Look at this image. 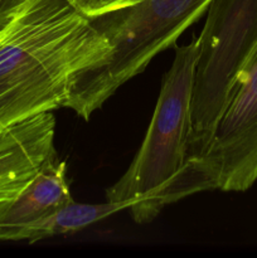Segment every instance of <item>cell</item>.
Wrapping results in <instances>:
<instances>
[{
	"instance_id": "obj_1",
	"label": "cell",
	"mask_w": 257,
	"mask_h": 258,
	"mask_svg": "<svg viewBox=\"0 0 257 258\" xmlns=\"http://www.w3.org/2000/svg\"><path fill=\"white\" fill-rule=\"evenodd\" d=\"M108 54L107 40L71 0H30L0 29V133L63 107L73 77Z\"/></svg>"
},
{
	"instance_id": "obj_2",
	"label": "cell",
	"mask_w": 257,
	"mask_h": 258,
	"mask_svg": "<svg viewBox=\"0 0 257 258\" xmlns=\"http://www.w3.org/2000/svg\"><path fill=\"white\" fill-rule=\"evenodd\" d=\"M198 38L175 48L173 64L145 139L126 173L106 191L110 202H131L136 223L151 222L168 204L193 194L189 181L191 93Z\"/></svg>"
},
{
	"instance_id": "obj_3",
	"label": "cell",
	"mask_w": 257,
	"mask_h": 258,
	"mask_svg": "<svg viewBox=\"0 0 257 258\" xmlns=\"http://www.w3.org/2000/svg\"><path fill=\"white\" fill-rule=\"evenodd\" d=\"M211 0H133L130 4L88 17L107 40L102 64L81 71L71 81L63 107L83 120L123 85L143 72L154 57L208 9Z\"/></svg>"
},
{
	"instance_id": "obj_4",
	"label": "cell",
	"mask_w": 257,
	"mask_h": 258,
	"mask_svg": "<svg viewBox=\"0 0 257 258\" xmlns=\"http://www.w3.org/2000/svg\"><path fill=\"white\" fill-rule=\"evenodd\" d=\"M198 38L191 93L189 181L239 78L257 52V0H211Z\"/></svg>"
},
{
	"instance_id": "obj_5",
	"label": "cell",
	"mask_w": 257,
	"mask_h": 258,
	"mask_svg": "<svg viewBox=\"0 0 257 258\" xmlns=\"http://www.w3.org/2000/svg\"><path fill=\"white\" fill-rule=\"evenodd\" d=\"M194 180L198 191H244L257 181V52L194 168Z\"/></svg>"
},
{
	"instance_id": "obj_6",
	"label": "cell",
	"mask_w": 257,
	"mask_h": 258,
	"mask_svg": "<svg viewBox=\"0 0 257 258\" xmlns=\"http://www.w3.org/2000/svg\"><path fill=\"white\" fill-rule=\"evenodd\" d=\"M72 199L67 165L55 154L14 198L0 204V241H20L30 224Z\"/></svg>"
},
{
	"instance_id": "obj_7",
	"label": "cell",
	"mask_w": 257,
	"mask_h": 258,
	"mask_svg": "<svg viewBox=\"0 0 257 258\" xmlns=\"http://www.w3.org/2000/svg\"><path fill=\"white\" fill-rule=\"evenodd\" d=\"M131 202H110L101 204H83L68 202L48 216L30 224L22 234L20 241L37 242L59 234H70L81 231L96 222L105 219L117 212L128 209Z\"/></svg>"
},
{
	"instance_id": "obj_8",
	"label": "cell",
	"mask_w": 257,
	"mask_h": 258,
	"mask_svg": "<svg viewBox=\"0 0 257 258\" xmlns=\"http://www.w3.org/2000/svg\"><path fill=\"white\" fill-rule=\"evenodd\" d=\"M86 17H93L100 13L130 4L133 0H71Z\"/></svg>"
},
{
	"instance_id": "obj_9",
	"label": "cell",
	"mask_w": 257,
	"mask_h": 258,
	"mask_svg": "<svg viewBox=\"0 0 257 258\" xmlns=\"http://www.w3.org/2000/svg\"><path fill=\"white\" fill-rule=\"evenodd\" d=\"M30 0H0V29L22 12Z\"/></svg>"
}]
</instances>
